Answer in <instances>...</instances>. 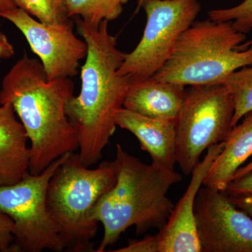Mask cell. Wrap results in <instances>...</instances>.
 <instances>
[{"label": "cell", "mask_w": 252, "mask_h": 252, "mask_svg": "<svg viewBox=\"0 0 252 252\" xmlns=\"http://www.w3.org/2000/svg\"><path fill=\"white\" fill-rule=\"evenodd\" d=\"M246 39V34L235 30L231 21H195L152 77L185 86L221 83L235 71L252 65V46L235 50Z\"/></svg>", "instance_id": "5b68a950"}, {"label": "cell", "mask_w": 252, "mask_h": 252, "mask_svg": "<svg viewBox=\"0 0 252 252\" xmlns=\"http://www.w3.org/2000/svg\"><path fill=\"white\" fill-rule=\"evenodd\" d=\"M129 0H66L68 17L79 18L84 22L97 27L104 21L120 17Z\"/></svg>", "instance_id": "2e32d148"}, {"label": "cell", "mask_w": 252, "mask_h": 252, "mask_svg": "<svg viewBox=\"0 0 252 252\" xmlns=\"http://www.w3.org/2000/svg\"><path fill=\"white\" fill-rule=\"evenodd\" d=\"M235 105L223 84L190 86L176 126V162L189 175L205 150L225 142L233 128Z\"/></svg>", "instance_id": "8992f818"}, {"label": "cell", "mask_w": 252, "mask_h": 252, "mask_svg": "<svg viewBox=\"0 0 252 252\" xmlns=\"http://www.w3.org/2000/svg\"><path fill=\"white\" fill-rule=\"evenodd\" d=\"M117 125L135 136L152 163L175 170L177 122L146 117L123 107L118 113Z\"/></svg>", "instance_id": "7c38bea8"}, {"label": "cell", "mask_w": 252, "mask_h": 252, "mask_svg": "<svg viewBox=\"0 0 252 252\" xmlns=\"http://www.w3.org/2000/svg\"><path fill=\"white\" fill-rule=\"evenodd\" d=\"M16 6L38 21L46 24H59L68 17L66 0H13Z\"/></svg>", "instance_id": "ac0fdd59"}, {"label": "cell", "mask_w": 252, "mask_h": 252, "mask_svg": "<svg viewBox=\"0 0 252 252\" xmlns=\"http://www.w3.org/2000/svg\"><path fill=\"white\" fill-rule=\"evenodd\" d=\"M230 200L238 208L252 216V195L229 196Z\"/></svg>", "instance_id": "603a6c76"}, {"label": "cell", "mask_w": 252, "mask_h": 252, "mask_svg": "<svg viewBox=\"0 0 252 252\" xmlns=\"http://www.w3.org/2000/svg\"><path fill=\"white\" fill-rule=\"evenodd\" d=\"M251 46H252V39L244 41L240 45L237 46L235 50H237V51H244V50H246L248 48L251 47Z\"/></svg>", "instance_id": "4316f807"}, {"label": "cell", "mask_w": 252, "mask_h": 252, "mask_svg": "<svg viewBox=\"0 0 252 252\" xmlns=\"http://www.w3.org/2000/svg\"><path fill=\"white\" fill-rule=\"evenodd\" d=\"M207 15L215 22L231 21L234 29L244 34L252 31V0H244L240 4L228 9L211 10Z\"/></svg>", "instance_id": "d6986e66"}, {"label": "cell", "mask_w": 252, "mask_h": 252, "mask_svg": "<svg viewBox=\"0 0 252 252\" xmlns=\"http://www.w3.org/2000/svg\"><path fill=\"white\" fill-rule=\"evenodd\" d=\"M117 176L115 160H104L91 169L74 152L56 169L48 185L46 206L65 250L95 252L92 240L97 234L98 223L91 220V212L99 199L115 185Z\"/></svg>", "instance_id": "277c9868"}, {"label": "cell", "mask_w": 252, "mask_h": 252, "mask_svg": "<svg viewBox=\"0 0 252 252\" xmlns=\"http://www.w3.org/2000/svg\"><path fill=\"white\" fill-rule=\"evenodd\" d=\"M142 8L147 16L143 35L119 69L132 80L152 77L166 63L201 6L198 0H144Z\"/></svg>", "instance_id": "ba28073f"}, {"label": "cell", "mask_w": 252, "mask_h": 252, "mask_svg": "<svg viewBox=\"0 0 252 252\" xmlns=\"http://www.w3.org/2000/svg\"><path fill=\"white\" fill-rule=\"evenodd\" d=\"M28 142L11 104H0V186L14 185L29 172Z\"/></svg>", "instance_id": "5bb4252c"}, {"label": "cell", "mask_w": 252, "mask_h": 252, "mask_svg": "<svg viewBox=\"0 0 252 252\" xmlns=\"http://www.w3.org/2000/svg\"><path fill=\"white\" fill-rule=\"evenodd\" d=\"M194 214L202 252H252V219L224 192L200 187Z\"/></svg>", "instance_id": "30bf717a"}, {"label": "cell", "mask_w": 252, "mask_h": 252, "mask_svg": "<svg viewBox=\"0 0 252 252\" xmlns=\"http://www.w3.org/2000/svg\"><path fill=\"white\" fill-rule=\"evenodd\" d=\"M220 84L229 91L234 101L235 111L232 126L252 111V65L235 71L225 77Z\"/></svg>", "instance_id": "e0dca14e"}, {"label": "cell", "mask_w": 252, "mask_h": 252, "mask_svg": "<svg viewBox=\"0 0 252 252\" xmlns=\"http://www.w3.org/2000/svg\"><path fill=\"white\" fill-rule=\"evenodd\" d=\"M223 192L229 196L252 195V171L232 181Z\"/></svg>", "instance_id": "44dd1931"}, {"label": "cell", "mask_w": 252, "mask_h": 252, "mask_svg": "<svg viewBox=\"0 0 252 252\" xmlns=\"http://www.w3.org/2000/svg\"><path fill=\"white\" fill-rule=\"evenodd\" d=\"M77 32L88 52L81 67V90L66 105V114L77 134L79 155L86 167L97 163L117 129L118 113L124 107L131 79L119 72L126 54L117 48V37L108 21L97 27L75 18Z\"/></svg>", "instance_id": "6da1fadb"}, {"label": "cell", "mask_w": 252, "mask_h": 252, "mask_svg": "<svg viewBox=\"0 0 252 252\" xmlns=\"http://www.w3.org/2000/svg\"><path fill=\"white\" fill-rule=\"evenodd\" d=\"M26 37L31 49L41 61L48 80L72 78L78 73L81 61L85 59L87 44L74 32L71 19L59 24H46L16 7L0 13Z\"/></svg>", "instance_id": "9c48e42d"}, {"label": "cell", "mask_w": 252, "mask_h": 252, "mask_svg": "<svg viewBox=\"0 0 252 252\" xmlns=\"http://www.w3.org/2000/svg\"><path fill=\"white\" fill-rule=\"evenodd\" d=\"M117 181L91 212V219L103 225L104 235L95 252L112 246L126 230L135 227L136 234L162 228L175 205L167 196L172 186L182 180L174 170L144 163L117 144Z\"/></svg>", "instance_id": "3957f363"}, {"label": "cell", "mask_w": 252, "mask_h": 252, "mask_svg": "<svg viewBox=\"0 0 252 252\" xmlns=\"http://www.w3.org/2000/svg\"><path fill=\"white\" fill-rule=\"evenodd\" d=\"M252 171V161L248 163V165H245L243 167H240V168L237 170L235 172L234 176H233V180H236V179L240 178V177H243V176L246 175L249 172ZM232 180V181H233Z\"/></svg>", "instance_id": "484cf974"}, {"label": "cell", "mask_w": 252, "mask_h": 252, "mask_svg": "<svg viewBox=\"0 0 252 252\" xmlns=\"http://www.w3.org/2000/svg\"><path fill=\"white\" fill-rule=\"evenodd\" d=\"M16 7L13 0H0V13L11 11Z\"/></svg>", "instance_id": "d4e9b609"}, {"label": "cell", "mask_w": 252, "mask_h": 252, "mask_svg": "<svg viewBox=\"0 0 252 252\" xmlns=\"http://www.w3.org/2000/svg\"><path fill=\"white\" fill-rule=\"evenodd\" d=\"M252 156V111L237 124L224 142L223 150L212 164L203 186L224 191L237 170Z\"/></svg>", "instance_id": "9a60e30c"}, {"label": "cell", "mask_w": 252, "mask_h": 252, "mask_svg": "<svg viewBox=\"0 0 252 252\" xmlns=\"http://www.w3.org/2000/svg\"><path fill=\"white\" fill-rule=\"evenodd\" d=\"M70 153L56 159L38 175L28 172L14 185L0 186V211L14 221L15 252H59L65 245L46 206L48 185Z\"/></svg>", "instance_id": "52a82bcc"}, {"label": "cell", "mask_w": 252, "mask_h": 252, "mask_svg": "<svg viewBox=\"0 0 252 252\" xmlns=\"http://www.w3.org/2000/svg\"><path fill=\"white\" fill-rule=\"evenodd\" d=\"M185 87L152 77L131 79L124 108L146 117L177 122L186 97Z\"/></svg>", "instance_id": "4fadbf2b"}, {"label": "cell", "mask_w": 252, "mask_h": 252, "mask_svg": "<svg viewBox=\"0 0 252 252\" xmlns=\"http://www.w3.org/2000/svg\"><path fill=\"white\" fill-rule=\"evenodd\" d=\"M116 252H158L157 235H147L141 240H132L125 248Z\"/></svg>", "instance_id": "7402d4cb"}, {"label": "cell", "mask_w": 252, "mask_h": 252, "mask_svg": "<svg viewBox=\"0 0 252 252\" xmlns=\"http://www.w3.org/2000/svg\"><path fill=\"white\" fill-rule=\"evenodd\" d=\"M14 49L7 37L0 31V60L8 59L14 55Z\"/></svg>", "instance_id": "cb8c5ba5"}, {"label": "cell", "mask_w": 252, "mask_h": 252, "mask_svg": "<svg viewBox=\"0 0 252 252\" xmlns=\"http://www.w3.org/2000/svg\"><path fill=\"white\" fill-rule=\"evenodd\" d=\"M144 0H137V9H136L135 11V14H137V12H138L139 11H140V9L141 8H142V5L143 4Z\"/></svg>", "instance_id": "83f0119b"}, {"label": "cell", "mask_w": 252, "mask_h": 252, "mask_svg": "<svg viewBox=\"0 0 252 252\" xmlns=\"http://www.w3.org/2000/svg\"><path fill=\"white\" fill-rule=\"evenodd\" d=\"M14 221L0 211V252H11L14 243Z\"/></svg>", "instance_id": "ffe728a7"}, {"label": "cell", "mask_w": 252, "mask_h": 252, "mask_svg": "<svg viewBox=\"0 0 252 252\" xmlns=\"http://www.w3.org/2000/svg\"><path fill=\"white\" fill-rule=\"evenodd\" d=\"M72 78L48 80L39 59L25 54L4 76L0 104H11L31 142L29 172L38 175L51 162L79 149L66 114L74 95Z\"/></svg>", "instance_id": "7a4b0ae2"}, {"label": "cell", "mask_w": 252, "mask_h": 252, "mask_svg": "<svg viewBox=\"0 0 252 252\" xmlns=\"http://www.w3.org/2000/svg\"><path fill=\"white\" fill-rule=\"evenodd\" d=\"M223 147L224 142L210 147L193 169L185 193L175 205L165 225L156 235L158 252H202L194 214L195 198L207 172Z\"/></svg>", "instance_id": "8fae6325"}]
</instances>
